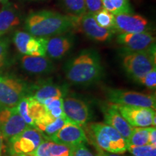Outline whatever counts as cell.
<instances>
[{
  "instance_id": "cell-3",
  "label": "cell",
  "mask_w": 156,
  "mask_h": 156,
  "mask_svg": "<svg viewBox=\"0 0 156 156\" xmlns=\"http://www.w3.org/2000/svg\"><path fill=\"white\" fill-rule=\"evenodd\" d=\"M89 128L98 150L114 154L127 151V140L112 126L105 123H92Z\"/></svg>"
},
{
  "instance_id": "cell-24",
  "label": "cell",
  "mask_w": 156,
  "mask_h": 156,
  "mask_svg": "<svg viewBox=\"0 0 156 156\" xmlns=\"http://www.w3.org/2000/svg\"><path fill=\"white\" fill-rule=\"evenodd\" d=\"M61 5L70 16L79 17L87 12L84 0H61Z\"/></svg>"
},
{
  "instance_id": "cell-32",
  "label": "cell",
  "mask_w": 156,
  "mask_h": 156,
  "mask_svg": "<svg viewBox=\"0 0 156 156\" xmlns=\"http://www.w3.org/2000/svg\"><path fill=\"white\" fill-rule=\"evenodd\" d=\"M98 155L96 156H121L119 155V154H114V153H108V152L106 151H103L101 150H98Z\"/></svg>"
},
{
  "instance_id": "cell-30",
  "label": "cell",
  "mask_w": 156,
  "mask_h": 156,
  "mask_svg": "<svg viewBox=\"0 0 156 156\" xmlns=\"http://www.w3.org/2000/svg\"><path fill=\"white\" fill-rule=\"evenodd\" d=\"M70 156H95L89 151L85 144L70 147Z\"/></svg>"
},
{
  "instance_id": "cell-7",
  "label": "cell",
  "mask_w": 156,
  "mask_h": 156,
  "mask_svg": "<svg viewBox=\"0 0 156 156\" xmlns=\"http://www.w3.org/2000/svg\"><path fill=\"white\" fill-rule=\"evenodd\" d=\"M46 140L38 129L28 126L9 142L11 144L12 153L15 155H22L33 153Z\"/></svg>"
},
{
  "instance_id": "cell-1",
  "label": "cell",
  "mask_w": 156,
  "mask_h": 156,
  "mask_svg": "<svg viewBox=\"0 0 156 156\" xmlns=\"http://www.w3.org/2000/svg\"><path fill=\"white\" fill-rule=\"evenodd\" d=\"M76 17L51 10L32 12L25 20V29L31 36L49 38L76 28Z\"/></svg>"
},
{
  "instance_id": "cell-4",
  "label": "cell",
  "mask_w": 156,
  "mask_h": 156,
  "mask_svg": "<svg viewBox=\"0 0 156 156\" xmlns=\"http://www.w3.org/2000/svg\"><path fill=\"white\" fill-rule=\"evenodd\" d=\"M122 65L126 74L136 82L155 68V49L140 52H123Z\"/></svg>"
},
{
  "instance_id": "cell-25",
  "label": "cell",
  "mask_w": 156,
  "mask_h": 156,
  "mask_svg": "<svg viewBox=\"0 0 156 156\" xmlns=\"http://www.w3.org/2000/svg\"><path fill=\"white\" fill-rule=\"evenodd\" d=\"M93 16L99 26L102 27L103 28L114 30V15H113L112 12L107 11L106 9H103L95 14H93Z\"/></svg>"
},
{
  "instance_id": "cell-20",
  "label": "cell",
  "mask_w": 156,
  "mask_h": 156,
  "mask_svg": "<svg viewBox=\"0 0 156 156\" xmlns=\"http://www.w3.org/2000/svg\"><path fill=\"white\" fill-rule=\"evenodd\" d=\"M20 12L14 4L7 2L0 9V36L10 32L21 23Z\"/></svg>"
},
{
  "instance_id": "cell-21",
  "label": "cell",
  "mask_w": 156,
  "mask_h": 156,
  "mask_svg": "<svg viewBox=\"0 0 156 156\" xmlns=\"http://www.w3.org/2000/svg\"><path fill=\"white\" fill-rule=\"evenodd\" d=\"M69 122L71 121L67 116L60 117V118L51 119L43 125L38 126L36 129H38L44 134L46 140H48L49 137L55 134L58 130L61 129L66 124Z\"/></svg>"
},
{
  "instance_id": "cell-10",
  "label": "cell",
  "mask_w": 156,
  "mask_h": 156,
  "mask_svg": "<svg viewBox=\"0 0 156 156\" xmlns=\"http://www.w3.org/2000/svg\"><path fill=\"white\" fill-rule=\"evenodd\" d=\"M116 41L123 52H140L155 49V37L151 32L139 34H119Z\"/></svg>"
},
{
  "instance_id": "cell-14",
  "label": "cell",
  "mask_w": 156,
  "mask_h": 156,
  "mask_svg": "<svg viewBox=\"0 0 156 156\" xmlns=\"http://www.w3.org/2000/svg\"><path fill=\"white\" fill-rule=\"evenodd\" d=\"M48 140L67 145L69 147H75L81 144H86L88 142L86 134L82 126L72 122L66 124L55 134L49 137Z\"/></svg>"
},
{
  "instance_id": "cell-35",
  "label": "cell",
  "mask_w": 156,
  "mask_h": 156,
  "mask_svg": "<svg viewBox=\"0 0 156 156\" xmlns=\"http://www.w3.org/2000/svg\"><path fill=\"white\" fill-rule=\"evenodd\" d=\"M63 156H70V153H69V154H68V155H63Z\"/></svg>"
},
{
  "instance_id": "cell-19",
  "label": "cell",
  "mask_w": 156,
  "mask_h": 156,
  "mask_svg": "<svg viewBox=\"0 0 156 156\" xmlns=\"http://www.w3.org/2000/svg\"><path fill=\"white\" fill-rule=\"evenodd\" d=\"M67 94V88L64 85H59L54 83L51 81H46L33 87H30L28 95H30L34 98L40 102L46 99L51 98H64Z\"/></svg>"
},
{
  "instance_id": "cell-34",
  "label": "cell",
  "mask_w": 156,
  "mask_h": 156,
  "mask_svg": "<svg viewBox=\"0 0 156 156\" xmlns=\"http://www.w3.org/2000/svg\"><path fill=\"white\" fill-rule=\"evenodd\" d=\"M7 2H8V0H0V4H5Z\"/></svg>"
},
{
  "instance_id": "cell-22",
  "label": "cell",
  "mask_w": 156,
  "mask_h": 156,
  "mask_svg": "<svg viewBox=\"0 0 156 156\" xmlns=\"http://www.w3.org/2000/svg\"><path fill=\"white\" fill-rule=\"evenodd\" d=\"M151 127H133L129 137L127 140L128 145L142 146L149 145L150 132Z\"/></svg>"
},
{
  "instance_id": "cell-2",
  "label": "cell",
  "mask_w": 156,
  "mask_h": 156,
  "mask_svg": "<svg viewBox=\"0 0 156 156\" xmlns=\"http://www.w3.org/2000/svg\"><path fill=\"white\" fill-rule=\"evenodd\" d=\"M64 73L70 83L87 86L98 82L103 75L101 56L96 50H83L75 57L68 60Z\"/></svg>"
},
{
  "instance_id": "cell-5",
  "label": "cell",
  "mask_w": 156,
  "mask_h": 156,
  "mask_svg": "<svg viewBox=\"0 0 156 156\" xmlns=\"http://www.w3.org/2000/svg\"><path fill=\"white\" fill-rule=\"evenodd\" d=\"M29 90L25 81L15 76L0 75V108L16 107Z\"/></svg>"
},
{
  "instance_id": "cell-18",
  "label": "cell",
  "mask_w": 156,
  "mask_h": 156,
  "mask_svg": "<svg viewBox=\"0 0 156 156\" xmlns=\"http://www.w3.org/2000/svg\"><path fill=\"white\" fill-rule=\"evenodd\" d=\"M105 124L112 126L127 140L131 134L133 127L126 122L116 106L113 103L106 105L102 108Z\"/></svg>"
},
{
  "instance_id": "cell-8",
  "label": "cell",
  "mask_w": 156,
  "mask_h": 156,
  "mask_svg": "<svg viewBox=\"0 0 156 156\" xmlns=\"http://www.w3.org/2000/svg\"><path fill=\"white\" fill-rule=\"evenodd\" d=\"M114 105L132 127H155V109L145 107Z\"/></svg>"
},
{
  "instance_id": "cell-26",
  "label": "cell",
  "mask_w": 156,
  "mask_h": 156,
  "mask_svg": "<svg viewBox=\"0 0 156 156\" xmlns=\"http://www.w3.org/2000/svg\"><path fill=\"white\" fill-rule=\"evenodd\" d=\"M127 151L133 156H156V146L151 145L142 146L128 145Z\"/></svg>"
},
{
  "instance_id": "cell-6",
  "label": "cell",
  "mask_w": 156,
  "mask_h": 156,
  "mask_svg": "<svg viewBox=\"0 0 156 156\" xmlns=\"http://www.w3.org/2000/svg\"><path fill=\"white\" fill-rule=\"evenodd\" d=\"M106 95L108 101L113 104L145 107L155 110L156 99L153 95L115 88L107 89Z\"/></svg>"
},
{
  "instance_id": "cell-16",
  "label": "cell",
  "mask_w": 156,
  "mask_h": 156,
  "mask_svg": "<svg viewBox=\"0 0 156 156\" xmlns=\"http://www.w3.org/2000/svg\"><path fill=\"white\" fill-rule=\"evenodd\" d=\"M75 38L70 32L56 35L48 38L46 56L51 59H61L73 47Z\"/></svg>"
},
{
  "instance_id": "cell-28",
  "label": "cell",
  "mask_w": 156,
  "mask_h": 156,
  "mask_svg": "<svg viewBox=\"0 0 156 156\" xmlns=\"http://www.w3.org/2000/svg\"><path fill=\"white\" fill-rule=\"evenodd\" d=\"M136 83L145 85L151 89H155L156 87V68L152 69L143 77L136 81Z\"/></svg>"
},
{
  "instance_id": "cell-17",
  "label": "cell",
  "mask_w": 156,
  "mask_h": 156,
  "mask_svg": "<svg viewBox=\"0 0 156 156\" xmlns=\"http://www.w3.org/2000/svg\"><path fill=\"white\" fill-rule=\"evenodd\" d=\"M20 64L25 72L33 75H48L55 69L52 60L46 56L23 55L20 58Z\"/></svg>"
},
{
  "instance_id": "cell-11",
  "label": "cell",
  "mask_w": 156,
  "mask_h": 156,
  "mask_svg": "<svg viewBox=\"0 0 156 156\" xmlns=\"http://www.w3.org/2000/svg\"><path fill=\"white\" fill-rule=\"evenodd\" d=\"M27 126L16 107L0 108V131L6 140L10 141Z\"/></svg>"
},
{
  "instance_id": "cell-9",
  "label": "cell",
  "mask_w": 156,
  "mask_h": 156,
  "mask_svg": "<svg viewBox=\"0 0 156 156\" xmlns=\"http://www.w3.org/2000/svg\"><path fill=\"white\" fill-rule=\"evenodd\" d=\"M48 38H38L28 33L17 30L13 36L15 47L23 55L34 56H46V44Z\"/></svg>"
},
{
  "instance_id": "cell-12",
  "label": "cell",
  "mask_w": 156,
  "mask_h": 156,
  "mask_svg": "<svg viewBox=\"0 0 156 156\" xmlns=\"http://www.w3.org/2000/svg\"><path fill=\"white\" fill-rule=\"evenodd\" d=\"M114 30L119 34H139L151 31L150 23L141 15L132 13L114 15Z\"/></svg>"
},
{
  "instance_id": "cell-29",
  "label": "cell",
  "mask_w": 156,
  "mask_h": 156,
  "mask_svg": "<svg viewBox=\"0 0 156 156\" xmlns=\"http://www.w3.org/2000/svg\"><path fill=\"white\" fill-rule=\"evenodd\" d=\"M87 12L95 14L103 9L102 0H84Z\"/></svg>"
},
{
  "instance_id": "cell-27",
  "label": "cell",
  "mask_w": 156,
  "mask_h": 156,
  "mask_svg": "<svg viewBox=\"0 0 156 156\" xmlns=\"http://www.w3.org/2000/svg\"><path fill=\"white\" fill-rule=\"evenodd\" d=\"M10 40L7 37L0 38V70L7 64Z\"/></svg>"
},
{
  "instance_id": "cell-13",
  "label": "cell",
  "mask_w": 156,
  "mask_h": 156,
  "mask_svg": "<svg viewBox=\"0 0 156 156\" xmlns=\"http://www.w3.org/2000/svg\"><path fill=\"white\" fill-rule=\"evenodd\" d=\"M76 28H79L89 38L98 42H105L112 38L115 31L112 29L103 28L95 21L93 14L85 13L76 19Z\"/></svg>"
},
{
  "instance_id": "cell-31",
  "label": "cell",
  "mask_w": 156,
  "mask_h": 156,
  "mask_svg": "<svg viewBox=\"0 0 156 156\" xmlns=\"http://www.w3.org/2000/svg\"><path fill=\"white\" fill-rule=\"evenodd\" d=\"M149 145L156 146V129L152 126L151 132H150Z\"/></svg>"
},
{
  "instance_id": "cell-33",
  "label": "cell",
  "mask_w": 156,
  "mask_h": 156,
  "mask_svg": "<svg viewBox=\"0 0 156 156\" xmlns=\"http://www.w3.org/2000/svg\"><path fill=\"white\" fill-rule=\"evenodd\" d=\"M2 147H3V136L1 131H0V156H2Z\"/></svg>"
},
{
  "instance_id": "cell-23",
  "label": "cell",
  "mask_w": 156,
  "mask_h": 156,
  "mask_svg": "<svg viewBox=\"0 0 156 156\" xmlns=\"http://www.w3.org/2000/svg\"><path fill=\"white\" fill-rule=\"evenodd\" d=\"M102 2L103 9L113 15L132 12L129 0H102Z\"/></svg>"
},
{
  "instance_id": "cell-15",
  "label": "cell",
  "mask_w": 156,
  "mask_h": 156,
  "mask_svg": "<svg viewBox=\"0 0 156 156\" xmlns=\"http://www.w3.org/2000/svg\"><path fill=\"white\" fill-rule=\"evenodd\" d=\"M63 109L65 116L72 122L80 126L86 125L90 119L87 103L73 96L64 98Z\"/></svg>"
}]
</instances>
